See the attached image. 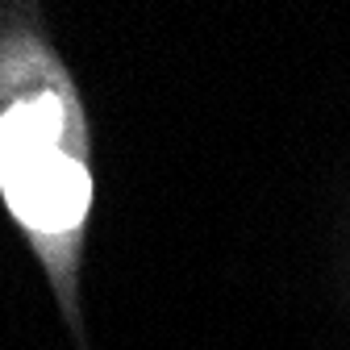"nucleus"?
Instances as JSON below:
<instances>
[{
  "instance_id": "obj_1",
  "label": "nucleus",
  "mask_w": 350,
  "mask_h": 350,
  "mask_svg": "<svg viewBox=\"0 0 350 350\" xmlns=\"http://www.w3.org/2000/svg\"><path fill=\"white\" fill-rule=\"evenodd\" d=\"M0 196L67 292L92 208L88 134L71 75L33 29H0Z\"/></svg>"
}]
</instances>
